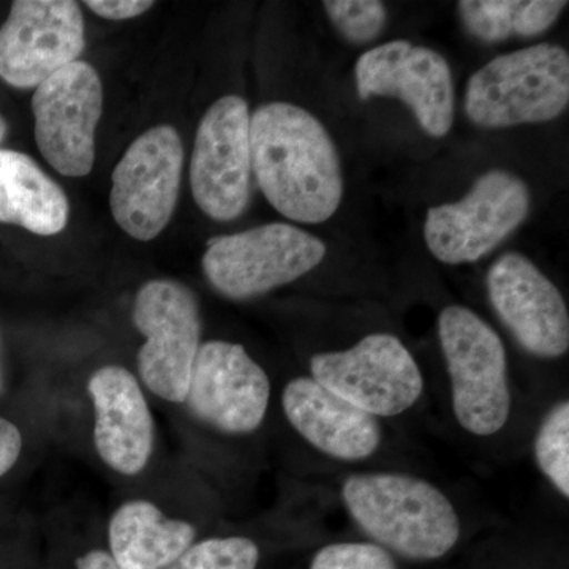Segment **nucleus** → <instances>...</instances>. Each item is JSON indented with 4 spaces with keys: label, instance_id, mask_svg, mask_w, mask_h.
<instances>
[{
    "label": "nucleus",
    "instance_id": "nucleus-18",
    "mask_svg": "<svg viewBox=\"0 0 569 569\" xmlns=\"http://www.w3.org/2000/svg\"><path fill=\"white\" fill-rule=\"evenodd\" d=\"M197 539L192 520L144 497L122 501L108 519L107 550L121 569H168Z\"/></svg>",
    "mask_w": 569,
    "mask_h": 569
},
{
    "label": "nucleus",
    "instance_id": "nucleus-17",
    "mask_svg": "<svg viewBox=\"0 0 569 569\" xmlns=\"http://www.w3.org/2000/svg\"><path fill=\"white\" fill-rule=\"evenodd\" d=\"M280 407L288 425L309 447L337 462H365L383 443L380 419L340 399L310 376L291 378L284 385Z\"/></svg>",
    "mask_w": 569,
    "mask_h": 569
},
{
    "label": "nucleus",
    "instance_id": "nucleus-28",
    "mask_svg": "<svg viewBox=\"0 0 569 569\" xmlns=\"http://www.w3.org/2000/svg\"><path fill=\"white\" fill-rule=\"evenodd\" d=\"M7 389V378H6V366H3V351H2V340H0V396L6 392Z\"/></svg>",
    "mask_w": 569,
    "mask_h": 569
},
{
    "label": "nucleus",
    "instance_id": "nucleus-26",
    "mask_svg": "<svg viewBox=\"0 0 569 569\" xmlns=\"http://www.w3.org/2000/svg\"><path fill=\"white\" fill-rule=\"evenodd\" d=\"M86 6L107 20H130V18L140 17L146 11L151 10L153 2L151 0H88Z\"/></svg>",
    "mask_w": 569,
    "mask_h": 569
},
{
    "label": "nucleus",
    "instance_id": "nucleus-24",
    "mask_svg": "<svg viewBox=\"0 0 569 569\" xmlns=\"http://www.w3.org/2000/svg\"><path fill=\"white\" fill-rule=\"evenodd\" d=\"M309 569H399L396 557L372 541H337L313 553Z\"/></svg>",
    "mask_w": 569,
    "mask_h": 569
},
{
    "label": "nucleus",
    "instance_id": "nucleus-21",
    "mask_svg": "<svg viewBox=\"0 0 569 569\" xmlns=\"http://www.w3.org/2000/svg\"><path fill=\"white\" fill-rule=\"evenodd\" d=\"M539 473L561 498H569V402L561 399L546 411L533 438Z\"/></svg>",
    "mask_w": 569,
    "mask_h": 569
},
{
    "label": "nucleus",
    "instance_id": "nucleus-6",
    "mask_svg": "<svg viewBox=\"0 0 569 569\" xmlns=\"http://www.w3.org/2000/svg\"><path fill=\"white\" fill-rule=\"evenodd\" d=\"M326 257L316 236L288 223H268L242 233L209 239L206 279L217 293L247 301L296 282Z\"/></svg>",
    "mask_w": 569,
    "mask_h": 569
},
{
    "label": "nucleus",
    "instance_id": "nucleus-2",
    "mask_svg": "<svg viewBox=\"0 0 569 569\" xmlns=\"http://www.w3.org/2000/svg\"><path fill=\"white\" fill-rule=\"evenodd\" d=\"M340 500L370 541L400 559H443L462 537V520L451 498L417 475L389 470L348 475Z\"/></svg>",
    "mask_w": 569,
    "mask_h": 569
},
{
    "label": "nucleus",
    "instance_id": "nucleus-14",
    "mask_svg": "<svg viewBox=\"0 0 569 569\" xmlns=\"http://www.w3.org/2000/svg\"><path fill=\"white\" fill-rule=\"evenodd\" d=\"M84 21L73 0H17L0 28V78L39 88L84 50Z\"/></svg>",
    "mask_w": 569,
    "mask_h": 569
},
{
    "label": "nucleus",
    "instance_id": "nucleus-23",
    "mask_svg": "<svg viewBox=\"0 0 569 569\" xmlns=\"http://www.w3.org/2000/svg\"><path fill=\"white\" fill-rule=\"evenodd\" d=\"M323 7L337 31L353 43L376 40L387 26V9L378 0H328Z\"/></svg>",
    "mask_w": 569,
    "mask_h": 569
},
{
    "label": "nucleus",
    "instance_id": "nucleus-29",
    "mask_svg": "<svg viewBox=\"0 0 569 569\" xmlns=\"http://www.w3.org/2000/svg\"><path fill=\"white\" fill-rule=\"evenodd\" d=\"M7 134V122L6 119L2 118V114H0V142L3 141V138H6Z\"/></svg>",
    "mask_w": 569,
    "mask_h": 569
},
{
    "label": "nucleus",
    "instance_id": "nucleus-20",
    "mask_svg": "<svg viewBox=\"0 0 569 569\" xmlns=\"http://www.w3.org/2000/svg\"><path fill=\"white\" fill-rule=\"evenodd\" d=\"M561 0H462L460 20L478 40L496 43L511 37H537L559 20Z\"/></svg>",
    "mask_w": 569,
    "mask_h": 569
},
{
    "label": "nucleus",
    "instance_id": "nucleus-7",
    "mask_svg": "<svg viewBox=\"0 0 569 569\" xmlns=\"http://www.w3.org/2000/svg\"><path fill=\"white\" fill-rule=\"evenodd\" d=\"M309 376L370 417H400L418 406L426 383L406 343L389 332H372L343 350L309 359Z\"/></svg>",
    "mask_w": 569,
    "mask_h": 569
},
{
    "label": "nucleus",
    "instance_id": "nucleus-15",
    "mask_svg": "<svg viewBox=\"0 0 569 569\" xmlns=\"http://www.w3.org/2000/svg\"><path fill=\"white\" fill-rule=\"evenodd\" d=\"M489 302L527 353L559 359L568 353L569 313L559 288L530 258L501 254L486 276Z\"/></svg>",
    "mask_w": 569,
    "mask_h": 569
},
{
    "label": "nucleus",
    "instance_id": "nucleus-10",
    "mask_svg": "<svg viewBox=\"0 0 569 569\" xmlns=\"http://www.w3.org/2000/svg\"><path fill=\"white\" fill-rule=\"evenodd\" d=\"M183 148L178 130L157 126L129 146L112 171L111 212L116 223L138 241H151L178 203Z\"/></svg>",
    "mask_w": 569,
    "mask_h": 569
},
{
    "label": "nucleus",
    "instance_id": "nucleus-16",
    "mask_svg": "<svg viewBox=\"0 0 569 569\" xmlns=\"http://www.w3.org/2000/svg\"><path fill=\"white\" fill-rule=\"evenodd\" d=\"M86 391L100 462L119 477H140L156 451V419L137 373L121 365L100 366Z\"/></svg>",
    "mask_w": 569,
    "mask_h": 569
},
{
    "label": "nucleus",
    "instance_id": "nucleus-1",
    "mask_svg": "<svg viewBox=\"0 0 569 569\" xmlns=\"http://www.w3.org/2000/svg\"><path fill=\"white\" fill-rule=\"evenodd\" d=\"M250 157L266 200L287 219L326 222L342 203L335 141L305 108L284 102L257 108L250 116Z\"/></svg>",
    "mask_w": 569,
    "mask_h": 569
},
{
    "label": "nucleus",
    "instance_id": "nucleus-19",
    "mask_svg": "<svg viewBox=\"0 0 569 569\" xmlns=\"http://www.w3.org/2000/svg\"><path fill=\"white\" fill-rule=\"evenodd\" d=\"M69 211L67 194L32 157L0 149V223L54 236L67 227Z\"/></svg>",
    "mask_w": 569,
    "mask_h": 569
},
{
    "label": "nucleus",
    "instance_id": "nucleus-25",
    "mask_svg": "<svg viewBox=\"0 0 569 569\" xmlns=\"http://www.w3.org/2000/svg\"><path fill=\"white\" fill-rule=\"evenodd\" d=\"M24 438L20 427L10 419L0 417V478L13 470L21 458Z\"/></svg>",
    "mask_w": 569,
    "mask_h": 569
},
{
    "label": "nucleus",
    "instance_id": "nucleus-27",
    "mask_svg": "<svg viewBox=\"0 0 569 569\" xmlns=\"http://www.w3.org/2000/svg\"><path fill=\"white\" fill-rule=\"evenodd\" d=\"M74 569H121L107 548H92L74 560Z\"/></svg>",
    "mask_w": 569,
    "mask_h": 569
},
{
    "label": "nucleus",
    "instance_id": "nucleus-13",
    "mask_svg": "<svg viewBox=\"0 0 569 569\" xmlns=\"http://www.w3.org/2000/svg\"><path fill=\"white\" fill-rule=\"evenodd\" d=\"M359 99L395 97L413 111L421 129L433 138L449 133L455 122V84L440 52L395 40L366 51L356 62Z\"/></svg>",
    "mask_w": 569,
    "mask_h": 569
},
{
    "label": "nucleus",
    "instance_id": "nucleus-8",
    "mask_svg": "<svg viewBox=\"0 0 569 569\" xmlns=\"http://www.w3.org/2000/svg\"><path fill=\"white\" fill-rule=\"evenodd\" d=\"M529 209V187L522 179L505 170L488 171L462 200L427 211L426 244L441 263H477L518 230Z\"/></svg>",
    "mask_w": 569,
    "mask_h": 569
},
{
    "label": "nucleus",
    "instance_id": "nucleus-22",
    "mask_svg": "<svg viewBox=\"0 0 569 569\" xmlns=\"http://www.w3.org/2000/svg\"><path fill=\"white\" fill-rule=\"evenodd\" d=\"M261 549L244 535L198 538L168 569H258Z\"/></svg>",
    "mask_w": 569,
    "mask_h": 569
},
{
    "label": "nucleus",
    "instance_id": "nucleus-12",
    "mask_svg": "<svg viewBox=\"0 0 569 569\" xmlns=\"http://www.w3.org/2000/svg\"><path fill=\"white\" fill-rule=\"evenodd\" d=\"M250 112L238 96H224L204 112L190 163L198 208L219 222L238 219L250 200Z\"/></svg>",
    "mask_w": 569,
    "mask_h": 569
},
{
    "label": "nucleus",
    "instance_id": "nucleus-3",
    "mask_svg": "<svg viewBox=\"0 0 569 569\" xmlns=\"http://www.w3.org/2000/svg\"><path fill=\"white\" fill-rule=\"evenodd\" d=\"M438 340L456 422L471 437L497 436L512 410L503 340L485 318L458 305L445 307L438 316Z\"/></svg>",
    "mask_w": 569,
    "mask_h": 569
},
{
    "label": "nucleus",
    "instance_id": "nucleus-4",
    "mask_svg": "<svg viewBox=\"0 0 569 569\" xmlns=\"http://www.w3.org/2000/svg\"><path fill=\"white\" fill-rule=\"evenodd\" d=\"M569 103V56L539 43L497 56L468 80L466 112L482 129H508L559 118Z\"/></svg>",
    "mask_w": 569,
    "mask_h": 569
},
{
    "label": "nucleus",
    "instance_id": "nucleus-5",
    "mask_svg": "<svg viewBox=\"0 0 569 569\" xmlns=\"http://www.w3.org/2000/svg\"><path fill=\"white\" fill-rule=\"evenodd\" d=\"M132 320L144 339L137 355L142 388L163 402L182 406L203 343L197 295L178 280H148L134 295Z\"/></svg>",
    "mask_w": 569,
    "mask_h": 569
},
{
    "label": "nucleus",
    "instance_id": "nucleus-11",
    "mask_svg": "<svg viewBox=\"0 0 569 569\" xmlns=\"http://www.w3.org/2000/svg\"><path fill=\"white\" fill-rule=\"evenodd\" d=\"M36 141L58 173L82 178L96 160L103 89L91 63L74 61L41 82L32 97Z\"/></svg>",
    "mask_w": 569,
    "mask_h": 569
},
{
    "label": "nucleus",
    "instance_id": "nucleus-9",
    "mask_svg": "<svg viewBox=\"0 0 569 569\" xmlns=\"http://www.w3.org/2000/svg\"><path fill=\"white\" fill-rule=\"evenodd\" d=\"M271 399V378L244 346L222 339L201 343L182 403L198 425L224 437L253 436Z\"/></svg>",
    "mask_w": 569,
    "mask_h": 569
}]
</instances>
